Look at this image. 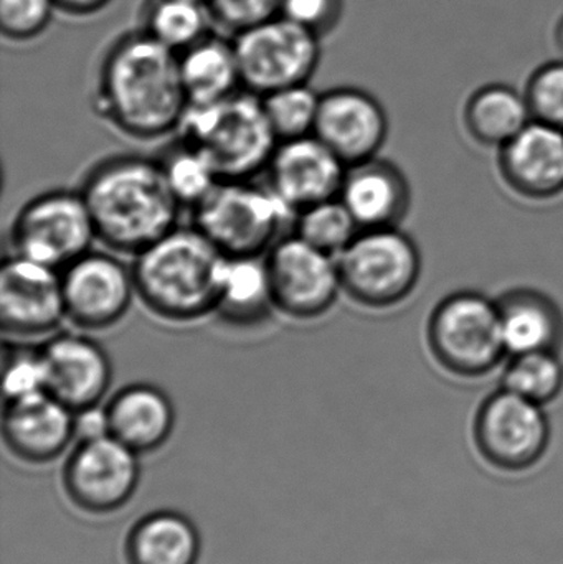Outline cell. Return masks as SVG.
<instances>
[{"label": "cell", "instance_id": "obj_35", "mask_svg": "<svg viewBox=\"0 0 563 564\" xmlns=\"http://www.w3.org/2000/svg\"><path fill=\"white\" fill-rule=\"evenodd\" d=\"M281 0H207L215 23L235 35L280 15Z\"/></svg>", "mask_w": 563, "mask_h": 564}, {"label": "cell", "instance_id": "obj_28", "mask_svg": "<svg viewBox=\"0 0 563 564\" xmlns=\"http://www.w3.org/2000/svg\"><path fill=\"white\" fill-rule=\"evenodd\" d=\"M501 388L541 406L554 403L563 391V361L559 351L512 355L502 368Z\"/></svg>", "mask_w": 563, "mask_h": 564}, {"label": "cell", "instance_id": "obj_10", "mask_svg": "<svg viewBox=\"0 0 563 564\" xmlns=\"http://www.w3.org/2000/svg\"><path fill=\"white\" fill-rule=\"evenodd\" d=\"M241 85L264 96L307 83L321 62V39L310 30L274 17L235 35Z\"/></svg>", "mask_w": 563, "mask_h": 564}, {"label": "cell", "instance_id": "obj_3", "mask_svg": "<svg viewBox=\"0 0 563 564\" xmlns=\"http://www.w3.org/2000/svg\"><path fill=\"white\" fill-rule=\"evenodd\" d=\"M227 257L192 227H175L136 254V294L161 321L188 324L215 314Z\"/></svg>", "mask_w": 563, "mask_h": 564}, {"label": "cell", "instance_id": "obj_14", "mask_svg": "<svg viewBox=\"0 0 563 564\" xmlns=\"http://www.w3.org/2000/svg\"><path fill=\"white\" fill-rule=\"evenodd\" d=\"M66 321L62 271L10 254L0 271V325L12 340L52 337Z\"/></svg>", "mask_w": 563, "mask_h": 564}, {"label": "cell", "instance_id": "obj_26", "mask_svg": "<svg viewBox=\"0 0 563 564\" xmlns=\"http://www.w3.org/2000/svg\"><path fill=\"white\" fill-rule=\"evenodd\" d=\"M273 311L264 257L227 258L215 314L234 327H255Z\"/></svg>", "mask_w": 563, "mask_h": 564}, {"label": "cell", "instance_id": "obj_20", "mask_svg": "<svg viewBox=\"0 0 563 564\" xmlns=\"http://www.w3.org/2000/svg\"><path fill=\"white\" fill-rule=\"evenodd\" d=\"M339 198L360 230H377L400 227L412 205V191L399 165L373 158L347 169Z\"/></svg>", "mask_w": 563, "mask_h": 564}, {"label": "cell", "instance_id": "obj_34", "mask_svg": "<svg viewBox=\"0 0 563 564\" xmlns=\"http://www.w3.org/2000/svg\"><path fill=\"white\" fill-rule=\"evenodd\" d=\"M55 10V0H0V32L13 42L35 39L45 32Z\"/></svg>", "mask_w": 563, "mask_h": 564}, {"label": "cell", "instance_id": "obj_36", "mask_svg": "<svg viewBox=\"0 0 563 564\" xmlns=\"http://www.w3.org/2000/svg\"><path fill=\"white\" fill-rule=\"evenodd\" d=\"M344 9V0H281L280 17L323 39L337 29Z\"/></svg>", "mask_w": 563, "mask_h": 564}, {"label": "cell", "instance_id": "obj_25", "mask_svg": "<svg viewBox=\"0 0 563 564\" xmlns=\"http://www.w3.org/2000/svg\"><path fill=\"white\" fill-rule=\"evenodd\" d=\"M531 121L524 91L505 83H489L476 89L463 111L466 131L485 148L501 149Z\"/></svg>", "mask_w": 563, "mask_h": 564}, {"label": "cell", "instance_id": "obj_22", "mask_svg": "<svg viewBox=\"0 0 563 564\" xmlns=\"http://www.w3.org/2000/svg\"><path fill=\"white\" fill-rule=\"evenodd\" d=\"M496 302L508 357L562 350L563 312L551 295L538 289L516 288Z\"/></svg>", "mask_w": 563, "mask_h": 564}, {"label": "cell", "instance_id": "obj_27", "mask_svg": "<svg viewBox=\"0 0 563 564\" xmlns=\"http://www.w3.org/2000/svg\"><path fill=\"white\" fill-rule=\"evenodd\" d=\"M207 3L195 0H149L142 13L141 30L149 36L181 53L207 35Z\"/></svg>", "mask_w": 563, "mask_h": 564}, {"label": "cell", "instance_id": "obj_6", "mask_svg": "<svg viewBox=\"0 0 563 564\" xmlns=\"http://www.w3.org/2000/svg\"><path fill=\"white\" fill-rule=\"evenodd\" d=\"M426 341L436 364L465 380L498 370L506 358L498 302L476 291L446 295L430 314Z\"/></svg>", "mask_w": 563, "mask_h": 564}, {"label": "cell", "instance_id": "obj_19", "mask_svg": "<svg viewBox=\"0 0 563 564\" xmlns=\"http://www.w3.org/2000/svg\"><path fill=\"white\" fill-rule=\"evenodd\" d=\"M2 436L23 463H52L75 440V411L48 391L6 401Z\"/></svg>", "mask_w": 563, "mask_h": 564}, {"label": "cell", "instance_id": "obj_1", "mask_svg": "<svg viewBox=\"0 0 563 564\" xmlns=\"http://www.w3.org/2000/svg\"><path fill=\"white\" fill-rule=\"evenodd\" d=\"M188 105L178 53L141 29L109 46L99 66L95 109L119 134L141 142L177 134Z\"/></svg>", "mask_w": 563, "mask_h": 564}, {"label": "cell", "instance_id": "obj_39", "mask_svg": "<svg viewBox=\"0 0 563 564\" xmlns=\"http://www.w3.org/2000/svg\"><path fill=\"white\" fill-rule=\"evenodd\" d=\"M554 43L563 58V15L557 20L554 26Z\"/></svg>", "mask_w": 563, "mask_h": 564}, {"label": "cell", "instance_id": "obj_11", "mask_svg": "<svg viewBox=\"0 0 563 564\" xmlns=\"http://www.w3.org/2000/svg\"><path fill=\"white\" fill-rule=\"evenodd\" d=\"M274 311L294 321H316L343 294L336 257L297 237L284 235L264 254Z\"/></svg>", "mask_w": 563, "mask_h": 564}, {"label": "cell", "instance_id": "obj_2", "mask_svg": "<svg viewBox=\"0 0 563 564\" xmlns=\"http://www.w3.org/2000/svg\"><path fill=\"white\" fill-rule=\"evenodd\" d=\"M78 191L98 241L115 253L136 257L178 227L182 205L159 159L139 154L102 159L86 172Z\"/></svg>", "mask_w": 563, "mask_h": 564}, {"label": "cell", "instance_id": "obj_31", "mask_svg": "<svg viewBox=\"0 0 563 564\" xmlns=\"http://www.w3.org/2000/svg\"><path fill=\"white\" fill-rule=\"evenodd\" d=\"M261 98L278 141H291L314 134L321 95L307 83L286 86Z\"/></svg>", "mask_w": 563, "mask_h": 564}, {"label": "cell", "instance_id": "obj_33", "mask_svg": "<svg viewBox=\"0 0 563 564\" xmlns=\"http://www.w3.org/2000/svg\"><path fill=\"white\" fill-rule=\"evenodd\" d=\"M3 397L19 400L46 391L45 361L40 347H12L3 360Z\"/></svg>", "mask_w": 563, "mask_h": 564}, {"label": "cell", "instance_id": "obj_21", "mask_svg": "<svg viewBox=\"0 0 563 564\" xmlns=\"http://www.w3.org/2000/svg\"><path fill=\"white\" fill-rule=\"evenodd\" d=\"M109 433L138 454L154 453L174 433V401L152 383H129L105 406Z\"/></svg>", "mask_w": 563, "mask_h": 564}, {"label": "cell", "instance_id": "obj_16", "mask_svg": "<svg viewBox=\"0 0 563 564\" xmlns=\"http://www.w3.org/2000/svg\"><path fill=\"white\" fill-rule=\"evenodd\" d=\"M46 391L69 410L99 406L108 397L115 378L111 357L88 334H53L43 341Z\"/></svg>", "mask_w": 563, "mask_h": 564}, {"label": "cell", "instance_id": "obj_23", "mask_svg": "<svg viewBox=\"0 0 563 564\" xmlns=\"http://www.w3.org/2000/svg\"><path fill=\"white\" fill-rule=\"evenodd\" d=\"M201 533L188 517L158 510L139 519L124 542L128 564H198Z\"/></svg>", "mask_w": 563, "mask_h": 564}, {"label": "cell", "instance_id": "obj_32", "mask_svg": "<svg viewBox=\"0 0 563 564\" xmlns=\"http://www.w3.org/2000/svg\"><path fill=\"white\" fill-rule=\"evenodd\" d=\"M532 121L563 131V58L538 66L524 88Z\"/></svg>", "mask_w": 563, "mask_h": 564}, {"label": "cell", "instance_id": "obj_30", "mask_svg": "<svg viewBox=\"0 0 563 564\" xmlns=\"http://www.w3.org/2000/svg\"><path fill=\"white\" fill-rule=\"evenodd\" d=\"M159 161L169 187L181 205L194 208L221 181L210 159L182 139H177Z\"/></svg>", "mask_w": 563, "mask_h": 564}, {"label": "cell", "instance_id": "obj_24", "mask_svg": "<svg viewBox=\"0 0 563 564\" xmlns=\"http://www.w3.org/2000/svg\"><path fill=\"white\" fill-rule=\"evenodd\" d=\"M178 66L191 105L218 101L243 88L234 40L207 33L178 53Z\"/></svg>", "mask_w": 563, "mask_h": 564}, {"label": "cell", "instance_id": "obj_7", "mask_svg": "<svg viewBox=\"0 0 563 564\" xmlns=\"http://www.w3.org/2000/svg\"><path fill=\"white\" fill-rule=\"evenodd\" d=\"M336 260L344 294L376 311L402 304L422 276L419 247L399 227L360 230Z\"/></svg>", "mask_w": 563, "mask_h": 564}, {"label": "cell", "instance_id": "obj_37", "mask_svg": "<svg viewBox=\"0 0 563 564\" xmlns=\"http://www.w3.org/2000/svg\"><path fill=\"white\" fill-rule=\"evenodd\" d=\"M109 423L106 416L105 408L93 406L86 410L76 411L75 413V440L91 441L99 437L108 436Z\"/></svg>", "mask_w": 563, "mask_h": 564}, {"label": "cell", "instance_id": "obj_9", "mask_svg": "<svg viewBox=\"0 0 563 564\" xmlns=\"http://www.w3.org/2000/svg\"><path fill=\"white\" fill-rule=\"evenodd\" d=\"M552 427L545 406L499 388L479 404L473 443L491 469L506 476L531 473L548 456Z\"/></svg>", "mask_w": 563, "mask_h": 564}, {"label": "cell", "instance_id": "obj_17", "mask_svg": "<svg viewBox=\"0 0 563 564\" xmlns=\"http://www.w3.org/2000/svg\"><path fill=\"white\" fill-rule=\"evenodd\" d=\"M347 169L316 135H306L277 145L267 167V185L297 215L339 197Z\"/></svg>", "mask_w": 563, "mask_h": 564}, {"label": "cell", "instance_id": "obj_38", "mask_svg": "<svg viewBox=\"0 0 563 564\" xmlns=\"http://www.w3.org/2000/svg\"><path fill=\"white\" fill-rule=\"evenodd\" d=\"M109 2L111 0H55L56 9L76 17L93 15L105 9Z\"/></svg>", "mask_w": 563, "mask_h": 564}, {"label": "cell", "instance_id": "obj_15", "mask_svg": "<svg viewBox=\"0 0 563 564\" xmlns=\"http://www.w3.org/2000/svg\"><path fill=\"white\" fill-rule=\"evenodd\" d=\"M314 135L350 167L379 158L389 138V116L366 89L339 86L321 95Z\"/></svg>", "mask_w": 563, "mask_h": 564}, {"label": "cell", "instance_id": "obj_18", "mask_svg": "<svg viewBox=\"0 0 563 564\" xmlns=\"http://www.w3.org/2000/svg\"><path fill=\"white\" fill-rule=\"evenodd\" d=\"M505 184L526 200H554L563 194V131L531 121L498 149Z\"/></svg>", "mask_w": 563, "mask_h": 564}, {"label": "cell", "instance_id": "obj_4", "mask_svg": "<svg viewBox=\"0 0 563 564\" xmlns=\"http://www.w3.org/2000/svg\"><path fill=\"white\" fill-rule=\"evenodd\" d=\"M177 134L210 159L221 181H250L267 171L280 144L263 98L245 88L218 101L188 105Z\"/></svg>", "mask_w": 563, "mask_h": 564}, {"label": "cell", "instance_id": "obj_12", "mask_svg": "<svg viewBox=\"0 0 563 564\" xmlns=\"http://www.w3.org/2000/svg\"><path fill=\"white\" fill-rule=\"evenodd\" d=\"M139 456L111 434L79 441L63 467L66 496L78 509L95 516L122 509L139 486Z\"/></svg>", "mask_w": 563, "mask_h": 564}, {"label": "cell", "instance_id": "obj_29", "mask_svg": "<svg viewBox=\"0 0 563 564\" xmlns=\"http://www.w3.org/2000/svg\"><path fill=\"white\" fill-rule=\"evenodd\" d=\"M293 227V234L311 247L336 258L360 234L359 225L339 197L297 212Z\"/></svg>", "mask_w": 563, "mask_h": 564}, {"label": "cell", "instance_id": "obj_40", "mask_svg": "<svg viewBox=\"0 0 563 564\" xmlns=\"http://www.w3.org/2000/svg\"><path fill=\"white\" fill-rule=\"evenodd\" d=\"M195 2L207 3V0H195Z\"/></svg>", "mask_w": 563, "mask_h": 564}, {"label": "cell", "instance_id": "obj_5", "mask_svg": "<svg viewBox=\"0 0 563 564\" xmlns=\"http://www.w3.org/2000/svg\"><path fill=\"white\" fill-rule=\"evenodd\" d=\"M296 214L268 185L220 181L194 207V227L227 258L264 257Z\"/></svg>", "mask_w": 563, "mask_h": 564}, {"label": "cell", "instance_id": "obj_8", "mask_svg": "<svg viewBox=\"0 0 563 564\" xmlns=\"http://www.w3.org/2000/svg\"><path fill=\"white\" fill-rule=\"evenodd\" d=\"M7 240L13 257L62 271L93 250L98 237L82 192L56 188L19 208Z\"/></svg>", "mask_w": 563, "mask_h": 564}, {"label": "cell", "instance_id": "obj_13", "mask_svg": "<svg viewBox=\"0 0 563 564\" xmlns=\"http://www.w3.org/2000/svg\"><path fill=\"white\" fill-rule=\"evenodd\" d=\"M62 289L66 321L85 332L115 327L138 297L132 268L115 251L89 250L63 268Z\"/></svg>", "mask_w": 563, "mask_h": 564}]
</instances>
